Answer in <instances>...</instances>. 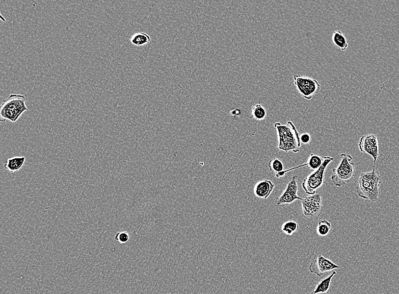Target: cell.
<instances>
[{
    "label": "cell",
    "instance_id": "obj_1",
    "mask_svg": "<svg viewBox=\"0 0 399 294\" xmlns=\"http://www.w3.org/2000/svg\"><path fill=\"white\" fill-rule=\"evenodd\" d=\"M382 183V176L375 166L371 171L362 172L357 181L356 193L360 197L375 203L380 196V187Z\"/></svg>",
    "mask_w": 399,
    "mask_h": 294
},
{
    "label": "cell",
    "instance_id": "obj_2",
    "mask_svg": "<svg viewBox=\"0 0 399 294\" xmlns=\"http://www.w3.org/2000/svg\"><path fill=\"white\" fill-rule=\"evenodd\" d=\"M278 136V148L288 153H298L301 147L299 133L295 125L288 121L286 124L277 122L274 125Z\"/></svg>",
    "mask_w": 399,
    "mask_h": 294
},
{
    "label": "cell",
    "instance_id": "obj_3",
    "mask_svg": "<svg viewBox=\"0 0 399 294\" xmlns=\"http://www.w3.org/2000/svg\"><path fill=\"white\" fill-rule=\"evenodd\" d=\"M26 100L27 99L23 95L10 94L2 103L0 110L1 122L8 120L13 123L16 122L22 115L28 110Z\"/></svg>",
    "mask_w": 399,
    "mask_h": 294
},
{
    "label": "cell",
    "instance_id": "obj_4",
    "mask_svg": "<svg viewBox=\"0 0 399 294\" xmlns=\"http://www.w3.org/2000/svg\"><path fill=\"white\" fill-rule=\"evenodd\" d=\"M340 164L338 167L332 169L333 174L331 181L338 187L345 186L352 181L355 175V167L353 163V157L349 154H340Z\"/></svg>",
    "mask_w": 399,
    "mask_h": 294
},
{
    "label": "cell",
    "instance_id": "obj_5",
    "mask_svg": "<svg viewBox=\"0 0 399 294\" xmlns=\"http://www.w3.org/2000/svg\"><path fill=\"white\" fill-rule=\"evenodd\" d=\"M334 160V158L332 157H324L323 164L321 166L304 179L302 186L307 195L312 196L316 193L317 191L323 186L324 183L325 172H326L328 165Z\"/></svg>",
    "mask_w": 399,
    "mask_h": 294
},
{
    "label": "cell",
    "instance_id": "obj_6",
    "mask_svg": "<svg viewBox=\"0 0 399 294\" xmlns=\"http://www.w3.org/2000/svg\"><path fill=\"white\" fill-rule=\"evenodd\" d=\"M323 210V204L320 192H317L312 196L302 198V214L306 220L313 221L319 219Z\"/></svg>",
    "mask_w": 399,
    "mask_h": 294
},
{
    "label": "cell",
    "instance_id": "obj_7",
    "mask_svg": "<svg viewBox=\"0 0 399 294\" xmlns=\"http://www.w3.org/2000/svg\"><path fill=\"white\" fill-rule=\"evenodd\" d=\"M293 78L296 90L306 100H312L320 91V84L316 79L301 75H294Z\"/></svg>",
    "mask_w": 399,
    "mask_h": 294
},
{
    "label": "cell",
    "instance_id": "obj_8",
    "mask_svg": "<svg viewBox=\"0 0 399 294\" xmlns=\"http://www.w3.org/2000/svg\"><path fill=\"white\" fill-rule=\"evenodd\" d=\"M299 190L297 175H293L289 178L286 189L279 196L276 198L274 204L276 207H284L293 203L296 200H302L298 196Z\"/></svg>",
    "mask_w": 399,
    "mask_h": 294
},
{
    "label": "cell",
    "instance_id": "obj_9",
    "mask_svg": "<svg viewBox=\"0 0 399 294\" xmlns=\"http://www.w3.org/2000/svg\"><path fill=\"white\" fill-rule=\"evenodd\" d=\"M361 152L368 154L372 157L375 164L379 156V147L378 136L374 134L364 135L358 143Z\"/></svg>",
    "mask_w": 399,
    "mask_h": 294
},
{
    "label": "cell",
    "instance_id": "obj_10",
    "mask_svg": "<svg viewBox=\"0 0 399 294\" xmlns=\"http://www.w3.org/2000/svg\"><path fill=\"white\" fill-rule=\"evenodd\" d=\"M339 266L331 262V260L325 258L321 254L318 255L316 259L313 261L310 265L309 270L311 273L316 274L317 276L320 277L325 272L338 269Z\"/></svg>",
    "mask_w": 399,
    "mask_h": 294
},
{
    "label": "cell",
    "instance_id": "obj_11",
    "mask_svg": "<svg viewBox=\"0 0 399 294\" xmlns=\"http://www.w3.org/2000/svg\"><path fill=\"white\" fill-rule=\"evenodd\" d=\"M274 188V183L270 180L264 179L256 184L254 193L256 197L262 199H267Z\"/></svg>",
    "mask_w": 399,
    "mask_h": 294
},
{
    "label": "cell",
    "instance_id": "obj_12",
    "mask_svg": "<svg viewBox=\"0 0 399 294\" xmlns=\"http://www.w3.org/2000/svg\"><path fill=\"white\" fill-rule=\"evenodd\" d=\"M26 161V157L16 156L10 158L4 165V168L12 173L17 172L23 167Z\"/></svg>",
    "mask_w": 399,
    "mask_h": 294
},
{
    "label": "cell",
    "instance_id": "obj_13",
    "mask_svg": "<svg viewBox=\"0 0 399 294\" xmlns=\"http://www.w3.org/2000/svg\"><path fill=\"white\" fill-rule=\"evenodd\" d=\"M336 271H334L327 277L322 279L316 285L313 292L311 294H326L330 288L332 279L336 274Z\"/></svg>",
    "mask_w": 399,
    "mask_h": 294
},
{
    "label": "cell",
    "instance_id": "obj_14",
    "mask_svg": "<svg viewBox=\"0 0 399 294\" xmlns=\"http://www.w3.org/2000/svg\"><path fill=\"white\" fill-rule=\"evenodd\" d=\"M332 40L333 43L342 51H346L349 47L346 37L342 31H334L332 36Z\"/></svg>",
    "mask_w": 399,
    "mask_h": 294
},
{
    "label": "cell",
    "instance_id": "obj_15",
    "mask_svg": "<svg viewBox=\"0 0 399 294\" xmlns=\"http://www.w3.org/2000/svg\"><path fill=\"white\" fill-rule=\"evenodd\" d=\"M151 42V37L144 32H138L134 34L131 39V42L134 46L141 47L146 45Z\"/></svg>",
    "mask_w": 399,
    "mask_h": 294
},
{
    "label": "cell",
    "instance_id": "obj_16",
    "mask_svg": "<svg viewBox=\"0 0 399 294\" xmlns=\"http://www.w3.org/2000/svg\"><path fill=\"white\" fill-rule=\"evenodd\" d=\"M332 225L327 220H320L318 223L317 232L320 237H325L331 232Z\"/></svg>",
    "mask_w": 399,
    "mask_h": 294
},
{
    "label": "cell",
    "instance_id": "obj_17",
    "mask_svg": "<svg viewBox=\"0 0 399 294\" xmlns=\"http://www.w3.org/2000/svg\"><path fill=\"white\" fill-rule=\"evenodd\" d=\"M299 229V224L294 221V220H288L283 224L281 226L282 231L287 235L291 237L294 233Z\"/></svg>",
    "mask_w": 399,
    "mask_h": 294
},
{
    "label": "cell",
    "instance_id": "obj_18",
    "mask_svg": "<svg viewBox=\"0 0 399 294\" xmlns=\"http://www.w3.org/2000/svg\"><path fill=\"white\" fill-rule=\"evenodd\" d=\"M267 115L266 110L261 104H256L252 109L251 119L258 121H262L266 119Z\"/></svg>",
    "mask_w": 399,
    "mask_h": 294
},
{
    "label": "cell",
    "instance_id": "obj_19",
    "mask_svg": "<svg viewBox=\"0 0 399 294\" xmlns=\"http://www.w3.org/2000/svg\"><path fill=\"white\" fill-rule=\"evenodd\" d=\"M307 162L308 163L309 168L312 170L316 171L323 164V159L316 154L312 153Z\"/></svg>",
    "mask_w": 399,
    "mask_h": 294
},
{
    "label": "cell",
    "instance_id": "obj_20",
    "mask_svg": "<svg viewBox=\"0 0 399 294\" xmlns=\"http://www.w3.org/2000/svg\"><path fill=\"white\" fill-rule=\"evenodd\" d=\"M268 168L270 171L275 173V174L280 173V172L284 171L283 163L277 158H274V159L269 161Z\"/></svg>",
    "mask_w": 399,
    "mask_h": 294
},
{
    "label": "cell",
    "instance_id": "obj_21",
    "mask_svg": "<svg viewBox=\"0 0 399 294\" xmlns=\"http://www.w3.org/2000/svg\"><path fill=\"white\" fill-rule=\"evenodd\" d=\"M115 240L122 244H126L130 241V235L126 231H122L117 233L115 235Z\"/></svg>",
    "mask_w": 399,
    "mask_h": 294
},
{
    "label": "cell",
    "instance_id": "obj_22",
    "mask_svg": "<svg viewBox=\"0 0 399 294\" xmlns=\"http://www.w3.org/2000/svg\"><path fill=\"white\" fill-rule=\"evenodd\" d=\"M300 141L303 145H309L311 142V136L307 133L303 134L300 136Z\"/></svg>",
    "mask_w": 399,
    "mask_h": 294
},
{
    "label": "cell",
    "instance_id": "obj_23",
    "mask_svg": "<svg viewBox=\"0 0 399 294\" xmlns=\"http://www.w3.org/2000/svg\"><path fill=\"white\" fill-rule=\"evenodd\" d=\"M230 113L233 116H239L240 115L241 111L240 109H235L232 110Z\"/></svg>",
    "mask_w": 399,
    "mask_h": 294
}]
</instances>
